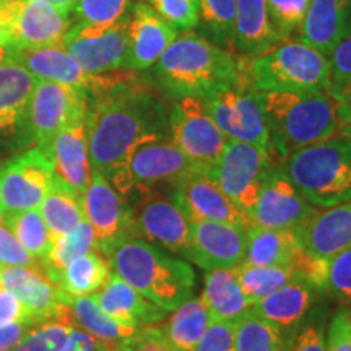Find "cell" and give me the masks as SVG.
<instances>
[{
  "mask_svg": "<svg viewBox=\"0 0 351 351\" xmlns=\"http://www.w3.org/2000/svg\"><path fill=\"white\" fill-rule=\"evenodd\" d=\"M85 124L91 169L109 182L138 145L169 138L168 104L137 73L91 98Z\"/></svg>",
  "mask_w": 351,
  "mask_h": 351,
  "instance_id": "cell-1",
  "label": "cell"
},
{
  "mask_svg": "<svg viewBox=\"0 0 351 351\" xmlns=\"http://www.w3.org/2000/svg\"><path fill=\"white\" fill-rule=\"evenodd\" d=\"M158 85L171 98H207L241 78V57L199 33H179L153 65Z\"/></svg>",
  "mask_w": 351,
  "mask_h": 351,
  "instance_id": "cell-2",
  "label": "cell"
},
{
  "mask_svg": "<svg viewBox=\"0 0 351 351\" xmlns=\"http://www.w3.org/2000/svg\"><path fill=\"white\" fill-rule=\"evenodd\" d=\"M104 256L114 275L168 313L194 295L195 274L189 262L155 244L125 238Z\"/></svg>",
  "mask_w": 351,
  "mask_h": 351,
  "instance_id": "cell-3",
  "label": "cell"
},
{
  "mask_svg": "<svg viewBox=\"0 0 351 351\" xmlns=\"http://www.w3.org/2000/svg\"><path fill=\"white\" fill-rule=\"evenodd\" d=\"M271 155L285 160L301 148L339 137L341 122L328 91H258Z\"/></svg>",
  "mask_w": 351,
  "mask_h": 351,
  "instance_id": "cell-4",
  "label": "cell"
},
{
  "mask_svg": "<svg viewBox=\"0 0 351 351\" xmlns=\"http://www.w3.org/2000/svg\"><path fill=\"white\" fill-rule=\"evenodd\" d=\"M241 73L257 91L322 93L332 86L328 57L301 39H285L252 59L241 57Z\"/></svg>",
  "mask_w": 351,
  "mask_h": 351,
  "instance_id": "cell-5",
  "label": "cell"
},
{
  "mask_svg": "<svg viewBox=\"0 0 351 351\" xmlns=\"http://www.w3.org/2000/svg\"><path fill=\"white\" fill-rule=\"evenodd\" d=\"M280 168L300 194L317 208L351 202V140L333 137L301 148Z\"/></svg>",
  "mask_w": 351,
  "mask_h": 351,
  "instance_id": "cell-6",
  "label": "cell"
},
{
  "mask_svg": "<svg viewBox=\"0 0 351 351\" xmlns=\"http://www.w3.org/2000/svg\"><path fill=\"white\" fill-rule=\"evenodd\" d=\"M197 169L191 160L169 138L153 140L138 145L127 158L124 168L111 184L127 204H134L158 189L168 187L173 192L184 176Z\"/></svg>",
  "mask_w": 351,
  "mask_h": 351,
  "instance_id": "cell-7",
  "label": "cell"
},
{
  "mask_svg": "<svg viewBox=\"0 0 351 351\" xmlns=\"http://www.w3.org/2000/svg\"><path fill=\"white\" fill-rule=\"evenodd\" d=\"M204 104L228 140L251 143L271 152L261 95L244 80L243 73L238 82L204 98Z\"/></svg>",
  "mask_w": 351,
  "mask_h": 351,
  "instance_id": "cell-8",
  "label": "cell"
},
{
  "mask_svg": "<svg viewBox=\"0 0 351 351\" xmlns=\"http://www.w3.org/2000/svg\"><path fill=\"white\" fill-rule=\"evenodd\" d=\"M271 152L251 143L228 140L212 168L204 171L241 210L251 217L263 181L274 168Z\"/></svg>",
  "mask_w": 351,
  "mask_h": 351,
  "instance_id": "cell-9",
  "label": "cell"
},
{
  "mask_svg": "<svg viewBox=\"0 0 351 351\" xmlns=\"http://www.w3.org/2000/svg\"><path fill=\"white\" fill-rule=\"evenodd\" d=\"M169 140L197 169L207 171L217 163L228 138L210 117L204 99L176 98L168 104Z\"/></svg>",
  "mask_w": 351,
  "mask_h": 351,
  "instance_id": "cell-10",
  "label": "cell"
},
{
  "mask_svg": "<svg viewBox=\"0 0 351 351\" xmlns=\"http://www.w3.org/2000/svg\"><path fill=\"white\" fill-rule=\"evenodd\" d=\"M56 169L49 150L33 147L0 168V208L5 213L41 207Z\"/></svg>",
  "mask_w": 351,
  "mask_h": 351,
  "instance_id": "cell-11",
  "label": "cell"
},
{
  "mask_svg": "<svg viewBox=\"0 0 351 351\" xmlns=\"http://www.w3.org/2000/svg\"><path fill=\"white\" fill-rule=\"evenodd\" d=\"M90 96L60 83L38 80L29 101L26 129L34 147L51 152L52 140L70 122L86 117Z\"/></svg>",
  "mask_w": 351,
  "mask_h": 351,
  "instance_id": "cell-12",
  "label": "cell"
},
{
  "mask_svg": "<svg viewBox=\"0 0 351 351\" xmlns=\"http://www.w3.org/2000/svg\"><path fill=\"white\" fill-rule=\"evenodd\" d=\"M130 12L111 25H72L62 47L93 75L124 70L129 49Z\"/></svg>",
  "mask_w": 351,
  "mask_h": 351,
  "instance_id": "cell-13",
  "label": "cell"
},
{
  "mask_svg": "<svg viewBox=\"0 0 351 351\" xmlns=\"http://www.w3.org/2000/svg\"><path fill=\"white\" fill-rule=\"evenodd\" d=\"M13 59L19 60L36 80L60 83L80 90L91 98L111 90L137 72H119L93 75L80 67V64L62 46L36 47V49H13Z\"/></svg>",
  "mask_w": 351,
  "mask_h": 351,
  "instance_id": "cell-14",
  "label": "cell"
},
{
  "mask_svg": "<svg viewBox=\"0 0 351 351\" xmlns=\"http://www.w3.org/2000/svg\"><path fill=\"white\" fill-rule=\"evenodd\" d=\"M0 20L10 26L13 49L62 46L73 25L72 16L43 0H3Z\"/></svg>",
  "mask_w": 351,
  "mask_h": 351,
  "instance_id": "cell-15",
  "label": "cell"
},
{
  "mask_svg": "<svg viewBox=\"0 0 351 351\" xmlns=\"http://www.w3.org/2000/svg\"><path fill=\"white\" fill-rule=\"evenodd\" d=\"M130 208L134 238L184 258L191 244V219L173 199L145 195L130 204Z\"/></svg>",
  "mask_w": 351,
  "mask_h": 351,
  "instance_id": "cell-16",
  "label": "cell"
},
{
  "mask_svg": "<svg viewBox=\"0 0 351 351\" xmlns=\"http://www.w3.org/2000/svg\"><path fill=\"white\" fill-rule=\"evenodd\" d=\"M85 219L93 228L96 251L106 254L114 244L132 234V208L119 192L98 171L91 169L83 194Z\"/></svg>",
  "mask_w": 351,
  "mask_h": 351,
  "instance_id": "cell-17",
  "label": "cell"
},
{
  "mask_svg": "<svg viewBox=\"0 0 351 351\" xmlns=\"http://www.w3.org/2000/svg\"><path fill=\"white\" fill-rule=\"evenodd\" d=\"M173 200L191 221H221L243 226L252 225L251 217L231 202L204 171L194 169L173 189Z\"/></svg>",
  "mask_w": 351,
  "mask_h": 351,
  "instance_id": "cell-18",
  "label": "cell"
},
{
  "mask_svg": "<svg viewBox=\"0 0 351 351\" xmlns=\"http://www.w3.org/2000/svg\"><path fill=\"white\" fill-rule=\"evenodd\" d=\"M247 230L221 221H191V244L184 261L205 271L232 269L244 262Z\"/></svg>",
  "mask_w": 351,
  "mask_h": 351,
  "instance_id": "cell-19",
  "label": "cell"
},
{
  "mask_svg": "<svg viewBox=\"0 0 351 351\" xmlns=\"http://www.w3.org/2000/svg\"><path fill=\"white\" fill-rule=\"evenodd\" d=\"M315 208L300 194L280 165H275L263 181L257 204L251 212V221L269 230H295Z\"/></svg>",
  "mask_w": 351,
  "mask_h": 351,
  "instance_id": "cell-20",
  "label": "cell"
},
{
  "mask_svg": "<svg viewBox=\"0 0 351 351\" xmlns=\"http://www.w3.org/2000/svg\"><path fill=\"white\" fill-rule=\"evenodd\" d=\"M0 288L15 296L38 324L62 319L69 314L70 296L43 271L3 265L0 270Z\"/></svg>",
  "mask_w": 351,
  "mask_h": 351,
  "instance_id": "cell-21",
  "label": "cell"
},
{
  "mask_svg": "<svg viewBox=\"0 0 351 351\" xmlns=\"http://www.w3.org/2000/svg\"><path fill=\"white\" fill-rule=\"evenodd\" d=\"M179 32L145 2L130 8L129 49L124 70L143 72L158 62Z\"/></svg>",
  "mask_w": 351,
  "mask_h": 351,
  "instance_id": "cell-22",
  "label": "cell"
},
{
  "mask_svg": "<svg viewBox=\"0 0 351 351\" xmlns=\"http://www.w3.org/2000/svg\"><path fill=\"white\" fill-rule=\"evenodd\" d=\"M300 247L315 258H328L351 247V202L328 208H315L295 228Z\"/></svg>",
  "mask_w": 351,
  "mask_h": 351,
  "instance_id": "cell-23",
  "label": "cell"
},
{
  "mask_svg": "<svg viewBox=\"0 0 351 351\" xmlns=\"http://www.w3.org/2000/svg\"><path fill=\"white\" fill-rule=\"evenodd\" d=\"M98 302L101 309L114 320L127 327H147L161 324L168 317V311L153 304L138 291H135L130 285L117 275H111L109 282L91 295Z\"/></svg>",
  "mask_w": 351,
  "mask_h": 351,
  "instance_id": "cell-24",
  "label": "cell"
},
{
  "mask_svg": "<svg viewBox=\"0 0 351 351\" xmlns=\"http://www.w3.org/2000/svg\"><path fill=\"white\" fill-rule=\"evenodd\" d=\"M85 119L86 117H82L65 125L51 145L56 174L75 189L82 197L85 194L91 173Z\"/></svg>",
  "mask_w": 351,
  "mask_h": 351,
  "instance_id": "cell-25",
  "label": "cell"
},
{
  "mask_svg": "<svg viewBox=\"0 0 351 351\" xmlns=\"http://www.w3.org/2000/svg\"><path fill=\"white\" fill-rule=\"evenodd\" d=\"M317 293V289L300 280L257 301L252 306V313L267 322L274 324L288 337H293L298 328L304 324Z\"/></svg>",
  "mask_w": 351,
  "mask_h": 351,
  "instance_id": "cell-26",
  "label": "cell"
},
{
  "mask_svg": "<svg viewBox=\"0 0 351 351\" xmlns=\"http://www.w3.org/2000/svg\"><path fill=\"white\" fill-rule=\"evenodd\" d=\"M36 82L33 73L13 57L0 64V135H12L26 127Z\"/></svg>",
  "mask_w": 351,
  "mask_h": 351,
  "instance_id": "cell-27",
  "label": "cell"
},
{
  "mask_svg": "<svg viewBox=\"0 0 351 351\" xmlns=\"http://www.w3.org/2000/svg\"><path fill=\"white\" fill-rule=\"evenodd\" d=\"M351 26V0H311L300 39L327 57Z\"/></svg>",
  "mask_w": 351,
  "mask_h": 351,
  "instance_id": "cell-28",
  "label": "cell"
},
{
  "mask_svg": "<svg viewBox=\"0 0 351 351\" xmlns=\"http://www.w3.org/2000/svg\"><path fill=\"white\" fill-rule=\"evenodd\" d=\"M200 298L212 322H226L232 326H238L254 306L241 288L234 267L207 271Z\"/></svg>",
  "mask_w": 351,
  "mask_h": 351,
  "instance_id": "cell-29",
  "label": "cell"
},
{
  "mask_svg": "<svg viewBox=\"0 0 351 351\" xmlns=\"http://www.w3.org/2000/svg\"><path fill=\"white\" fill-rule=\"evenodd\" d=\"M278 43L267 0H238L234 19L236 52L244 59H252Z\"/></svg>",
  "mask_w": 351,
  "mask_h": 351,
  "instance_id": "cell-30",
  "label": "cell"
},
{
  "mask_svg": "<svg viewBox=\"0 0 351 351\" xmlns=\"http://www.w3.org/2000/svg\"><path fill=\"white\" fill-rule=\"evenodd\" d=\"M109 261L99 251H91L72 258L62 270L52 271L47 278L69 296H91L111 278Z\"/></svg>",
  "mask_w": 351,
  "mask_h": 351,
  "instance_id": "cell-31",
  "label": "cell"
},
{
  "mask_svg": "<svg viewBox=\"0 0 351 351\" xmlns=\"http://www.w3.org/2000/svg\"><path fill=\"white\" fill-rule=\"evenodd\" d=\"M245 232L247 247L243 263L261 267H293L302 252L295 230H269L251 225Z\"/></svg>",
  "mask_w": 351,
  "mask_h": 351,
  "instance_id": "cell-32",
  "label": "cell"
},
{
  "mask_svg": "<svg viewBox=\"0 0 351 351\" xmlns=\"http://www.w3.org/2000/svg\"><path fill=\"white\" fill-rule=\"evenodd\" d=\"M212 319L202 298L191 296L163 320L160 330L174 351H195Z\"/></svg>",
  "mask_w": 351,
  "mask_h": 351,
  "instance_id": "cell-33",
  "label": "cell"
},
{
  "mask_svg": "<svg viewBox=\"0 0 351 351\" xmlns=\"http://www.w3.org/2000/svg\"><path fill=\"white\" fill-rule=\"evenodd\" d=\"M39 212L49 228L52 241L67 234L85 219L83 197L57 174L52 178L51 187L44 197Z\"/></svg>",
  "mask_w": 351,
  "mask_h": 351,
  "instance_id": "cell-34",
  "label": "cell"
},
{
  "mask_svg": "<svg viewBox=\"0 0 351 351\" xmlns=\"http://www.w3.org/2000/svg\"><path fill=\"white\" fill-rule=\"evenodd\" d=\"M67 306L73 326H78V328L93 335L95 339L111 345L114 350L138 330L114 320L101 309L93 296H70Z\"/></svg>",
  "mask_w": 351,
  "mask_h": 351,
  "instance_id": "cell-35",
  "label": "cell"
},
{
  "mask_svg": "<svg viewBox=\"0 0 351 351\" xmlns=\"http://www.w3.org/2000/svg\"><path fill=\"white\" fill-rule=\"evenodd\" d=\"M234 271L245 298L252 304L275 293L276 289L301 280L295 267H261L241 263L234 267Z\"/></svg>",
  "mask_w": 351,
  "mask_h": 351,
  "instance_id": "cell-36",
  "label": "cell"
},
{
  "mask_svg": "<svg viewBox=\"0 0 351 351\" xmlns=\"http://www.w3.org/2000/svg\"><path fill=\"white\" fill-rule=\"evenodd\" d=\"M238 0H199L202 36L236 54L234 19Z\"/></svg>",
  "mask_w": 351,
  "mask_h": 351,
  "instance_id": "cell-37",
  "label": "cell"
},
{
  "mask_svg": "<svg viewBox=\"0 0 351 351\" xmlns=\"http://www.w3.org/2000/svg\"><path fill=\"white\" fill-rule=\"evenodd\" d=\"M3 225L15 234V238L20 241L26 251L43 265L49 256L54 241H52L49 228L44 221L39 208L19 213H5Z\"/></svg>",
  "mask_w": 351,
  "mask_h": 351,
  "instance_id": "cell-38",
  "label": "cell"
},
{
  "mask_svg": "<svg viewBox=\"0 0 351 351\" xmlns=\"http://www.w3.org/2000/svg\"><path fill=\"white\" fill-rule=\"evenodd\" d=\"M291 339L252 311L236 326L234 332L236 351H288Z\"/></svg>",
  "mask_w": 351,
  "mask_h": 351,
  "instance_id": "cell-39",
  "label": "cell"
},
{
  "mask_svg": "<svg viewBox=\"0 0 351 351\" xmlns=\"http://www.w3.org/2000/svg\"><path fill=\"white\" fill-rule=\"evenodd\" d=\"M96 249V236L93 228L86 219L69 231L67 234L60 236L52 243L51 252L43 263L44 275H49L52 271L62 270L67 263L78 256L91 252Z\"/></svg>",
  "mask_w": 351,
  "mask_h": 351,
  "instance_id": "cell-40",
  "label": "cell"
},
{
  "mask_svg": "<svg viewBox=\"0 0 351 351\" xmlns=\"http://www.w3.org/2000/svg\"><path fill=\"white\" fill-rule=\"evenodd\" d=\"M73 328L70 313L62 319L39 324L12 351H59Z\"/></svg>",
  "mask_w": 351,
  "mask_h": 351,
  "instance_id": "cell-41",
  "label": "cell"
},
{
  "mask_svg": "<svg viewBox=\"0 0 351 351\" xmlns=\"http://www.w3.org/2000/svg\"><path fill=\"white\" fill-rule=\"evenodd\" d=\"M132 0H78L73 12V25H111L130 12Z\"/></svg>",
  "mask_w": 351,
  "mask_h": 351,
  "instance_id": "cell-42",
  "label": "cell"
},
{
  "mask_svg": "<svg viewBox=\"0 0 351 351\" xmlns=\"http://www.w3.org/2000/svg\"><path fill=\"white\" fill-rule=\"evenodd\" d=\"M270 21L280 41L300 33L309 12L311 0H267Z\"/></svg>",
  "mask_w": 351,
  "mask_h": 351,
  "instance_id": "cell-43",
  "label": "cell"
},
{
  "mask_svg": "<svg viewBox=\"0 0 351 351\" xmlns=\"http://www.w3.org/2000/svg\"><path fill=\"white\" fill-rule=\"evenodd\" d=\"M322 293L351 307V247L327 261Z\"/></svg>",
  "mask_w": 351,
  "mask_h": 351,
  "instance_id": "cell-44",
  "label": "cell"
},
{
  "mask_svg": "<svg viewBox=\"0 0 351 351\" xmlns=\"http://www.w3.org/2000/svg\"><path fill=\"white\" fill-rule=\"evenodd\" d=\"M148 5L179 33L192 32L199 25V0H148Z\"/></svg>",
  "mask_w": 351,
  "mask_h": 351,
  "instance_id": "cell-45",
  "label": "cell"
},
{
  "mask_svg": "<svg viewBox=\"0 0 351 351\" xmlns=\"http://www.w3.org/2000/svg\"><path fill=\"white\" fill-rule=\"evenodd\" d=\"M0 262L10 267H26V269L43 271V265L21 245L15 234L0 223ZM44 274V271H43Z\"/></svg>",
  "mask_w": 351,
  "mask_h": 351,
  "instance_id": "cell-46",
  "label": "cell"
},
{
  "mask_svg": "<svg viewBox=\"0 0 351 351\" xmlns=\"http://www.w3.org/2000/svg\"><path fill=\"white\" fill-rule=\"evenodd\" d=\"M327 351H351V307L343 306L332 315L326 332Z\"/></svg>",
  "mask_w": 351,
  "mask_h": 351,
  "instance_id": "cell-47",
  "label": "cell"
},
{
  "mask_svg": "<svg viewBox=\"0 0 351 351\" xmlns=\"http://www.w3.org/2000/svg\"><path fill=\"white\" fill-rule=\"evenodd\" d=\"M288 351H327L326 327L320 319H309L298 328L289 341Z\"/></svg>",
  "mask_w": 351,
  "mask_h": 351,
  "instance_id": "cell-48",
  "label": "cell"
},
{
  "mask_svg": "<svg viewBox=\"0 0 351 351\" xmlns=\"http://www.w3.org/2000/svg\"><path fill=\"white\" fill-rule=\"evenodd\" d=\"M116 351H174L165 340L160 327H140L134 335L117 345Z\"/></svg>",
  "mask_w": 351,
  "mask_h": 351,
  "instance_id": "cell-49",
  "label": "cell"
},
{
  "mask_svg": "<svg viewBox=\"0 0 351 351\" xmlns=\"http://www.w3.org/2000/svg\"><path fill=\"white\" fill-rule=\"evenodd\" d=\"M236 326L226 322H212L197 345L195 351H236Z\"/></svg>",
  "mask_w": 351,
  "mask_h": 351,
  "instance_id": "cell-50",
  "label": "cell"
},
{
  "mask_svg": "<svg viewBox=\"0 0 351 351\" xmlns=\"http://www.w3.org/2000/svg\"><path fill=\"white\" fill-rule=\"evenodd\" d=\"M332 67V85L351 78V26L328 56Z\"/></svg>",
  "mask_w": 351,
  "mask_h": 351,
  "instance_id": "cell-51",
  "label": "cell"
},
{
  "mask_svg": "<svg viewBox=\"0 0 351 351\" xmlns=\"http://www.w3.org/2000/svg\"><path fill=\"white\" fill-rule=\"evenodd\" d=\"M59 351H116L111 345L104 343L93 335L86 333L82 328L73 327L70 330L67 340L60 346Z\"/></svg>",
  "mask_w": 351,
  "mask_h": 351,
  "instance_id": "cell-52",
  "label": "cell"
},
{
  "mask_svg": "<svg viewBox=\"0 0 351 351\" xmlns=\"http://www.w3.org/2000/svg\"><path fill=\"white\" fill-rule=\"evenodd\" d=\"M12 322H34L36 320L32 317V314L25 309L23 306L16 301V298L0 288V326Z\"/></svg>",
  "mask_w": 351,
  "mask_h": 351,
  "instance_id": "cell-53",
  "label": "cell"
},
{
  "mask_svg": "<svg viewBox=\"0 0 351 351\" xmlns=\"http://www.w3.org/2000/svg\"><path fill=\"white\" fill-rule=\"evenodd\" d=\"M337 104V114L341 122V129L351 122V78L339 83H333L328 90Z\"/></svg>",
  "mask_w": 351,
  "mask_h": 351,
  "instance_id": "cell-54",
  "label": "cell"
},
{
  "mask_svg": "<svg viewBox=\"0 0 351 351\" xmlns=\"http://www.w3.org/2000/svg\"><path fill=\"white\" fill-rule=\"evenodd\" d=\"M39 324L12 322L0 326V351H12Z\"/></svg>",
  "mask_w": 351,
  "mask_h": 351,
  "instance_id": "cell-55",
  "label": "cell"
},
{
  "mask_svg": "<svg viewBox=\"0 0 351 351\" xmlns=\"http://www.w3.org/2000/svg\"><path fill=\"white\" fill-rule=\"evenodd\" d=\"M43 2L51 3L52 7H56L57 10L65 13V15L73 16V12H75L78 0H43Z\"/></svg>",
  "mask_w": 351,
  "mask_h": 351,
  "instance_id": "cell-56",
  "label": "cell"
},
{
  "mask_svg": "<svg viewBox=\"0 0 351 351\" xmlns=\"http://www.w3.org/2000/svg\"><path fill=\"white\" fill-rule=\"evenodd\" d=\"M0 46L12 47V29L3 20H0Z\"/></svg>",
  "mask_w": 351,
  "mask_h": 351,
  "instance_id": "cell-57",
  "label": "cell"
},
{
  "mask_svg": "<svg viewBox=\"0 0 351 351\" xmlns=\"http://www.w3.org/2000/svg\"><path fill=\"white\" fill-rule=\"evenodd\" d=\"M12 57H13V47L0 46V64H3L8 59H12Z\"/></svg>",
  "mask_w": 351,
  "mask_h": 351,
  "instance_id": "cell-58",
  "label": "cell"
},
{
  "mask_svg": "<svg viewBox=\"0 0 351 351\" xmlns=\"http://www.w3.org/2000/svg\"><path fill=\"white\" fill-rule=\"evenodd\" d=\"M340 137H345V138L351 140V122H350V124H346L343 129L340 130Z\"/></svg>",
  "mask_w": 351,
  "mask_h": 351,
  "instance_id": "cell-59",
  "label": "cell"
},
{
  "mask_svg": "<svg viewBox=\"0 0 351 351\" xmlns=\"http://www.w3.org/2000/svg\"><path fill=\"white\" fill-rule=\"evenodd\" d=\"M0 223H3V210L0 208Z\"/></svg>",
  "mask_w": 351,
  "mask_h": 351,
  "instance_id": "cell-60",
  "label": "cell"
},
{
  "mask_svg": "<svg viewBox=\"0 0 351 351\" xmlns=\"http://www.w3.org/2000/svg\"><path fill=\"white\" fill-rule=\"evenodd\" d=\"M2 267H3V263H2V262H0V270H2Z\"/></svg>",
  "mask_w": 351,
  "mask_h": 351,
  "instance_id": "cell-61",
  "label": "cell"
},
{
  "mask_svg": "<svg viewBox=\"0 0 351 351\" xmlns=\"http://www.w3.org/2000/svg\"><path fill=\"white\" fill-rule=\"evenodd\" d=\"M2 2H3V0H0V5H2Z\"/></svg>",
  "mask_w": 351,
  "mask_h": 351,
  "instance_id": "cell-62",
  "label": "cell"
}]
</instances>
